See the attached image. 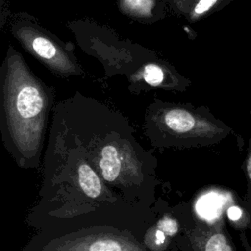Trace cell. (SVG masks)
Instances as JSON below:
<instances>
[{"instance_id": "cell-1", "label": "cell", "mask_w": 251, "mask_h": 251, "mask_svg": "<svg viewBox=\"0 0 251 251\" xmlns=\"http://www.w3.org/2000/svg\"><path fill=\"white\" fill-rule=\"evenodd\" d=\"M41 185L25 222L36 232L103 226L140 237L157 222L113 192L57 115L51 121L41 163Z\"/></svg>"}, {"instance_id": "cell-2", "label": "cell", "mask_w": 251, "mask_h": 251, "mask_svg": "<svg viewBox=\"0 0 251 251\" xmlns=\"http://www.w3.org/2000/svg\"><path fill=\"white\" fill-rule=\"evenodd\" d=\"M105 184L117 195L158 219L157 158L137 140L118 112L92 99L74 97L52 109Z\"/></svg>"}, {"instance_id": "cell-3", "label": "cell", "mask_w": 251, "mask_h": 251, "mask_svg": "<svg viewBox=\"0 0 251 251\" xmlns=\"http://www.w3.org/2000/svg\"><path fill=\"white\" fill-rule=\"evenodd\" d=\"M53 100L49 88L10 46L1 68L0 132L5 149L22 169L41 166Z\"/></svg>"}, {"instance_id": "cell-4", "label": "cell", "mask_w": 251, "mask_h": 251, "mask_svg": "<svg viewBox=\"0 0 251 251\" xmlns=\"http://www.w3.org/2000/svg\"><path fill=\"white\" fill-rule=\"evenodd\" d=\"M144 133L157 148L183 149L210 137L216 128L202 115L182 105L152 104L145 115Z\"/></svg>"}, {"instance_id": "cell-5", "label": "cell", "mask_w": 251, "mask_h": 251, "mask_svg": "<svg viewBox=\"0 0 251 251\" xmlns=\"http://www.w3.org/2000/svg\"><path fill=\"white\" fill-rule=\"evenodd\" d=\"M23 251H152L136 233L94 226L63 232H36Z\"/></svg>"}, {"instance_id": "cell-6", "label": "cell", "mask_w": 251, "mask_h": 251, "mask_svg": "<svg viewBox=\"0 0 251 251\" xmlns=\"http://www.w3.org/2000/svg\"><path fill=\"white\" fill-rule=\"evenodd\" d=\"M12 33L23 47L53 73L69 76L81 69L72 54L54 37L31 24H14Z\"/></svg>"}, {"instance_id": "cell-7", "label": "cell", "mask_w": 251, "mask_h": 251, "mask_svg": "<svg viewBox=\"0 0 251 251\" xmlns=\"http://www.w3.org/2000/svg\"><path fill=\"white\" fill-rule=\"evenodd\" d=\"M176 251H232L226 237L222 232L204 233L201 226H184L174 237Z\"/></svg>"}, {"instance_id": "cell-8", "label": "cell", "mask_w": 251, "mask_h": 251, "mask_svg": "<svg viewBox=\"0 0 251 251\" xmlns=\"http://www.w3.org/2000/svg\"><path fill=\"white\" fill-rule=\"evenodd\" d=\"M139 77L152 87H175L173 81L168 80L166 69L155 63L145 65L139 72Z\"/></svg>"}, {"instance_id": "cell-9", "label": "cell", "mask_w": 251, "mask_h": 251, "mask_svg": "<svg viewBox=\"0 0 251 251\" xmlns=\"http://www.w3.org/2000/svg\"><path fill=\"white\" fill-rule=\"evenodd\" d=\"M156 0H119L120 10L126 16L147 19L153 16Z\"/></svg>"}, {"instance_id": "cell-10", "label": "cell", "mask_w": 251, "mask_h": 251, "mask_svg": "<svg viewBox=\"0 0 251 251\" xmlns=\"http://www.w3.org/2000/svg\"><path fill=\"white\" fill-rule=\"evenodd\" d=\"M223 197L216 193H208L203 195L197 203V212L204 220H212L217 217L222 209Z\"/></svg>"}, {"instance_id": "cell-11", "label": "cell", "mask_w": 251, "mask_h": 251, "mask_svg": "<svg viewBox=\"0 0 251 251\" xmlns=\"http://www.w3.org/2000/svg\"><path fill=\"white\" fill-rule=\"evenodd\" d=\"M153 226L162 230L169 237V239L172 240V242L174 237L181 230L180 221L171 214H164L163 216L159 217Z\"/></svg>"}, {"instance_id": "cell-12", "label": "cell", "mask_w": 251, "mask_h": 251, "mask_svg": "<svg viewBox=\"0 0 251 251\" xmlns=\"http://www.w3.org/2000/svg\"><path fill=\"white\" fill-rule=\"evenodd\" d=\"M224 0H197L188 13L190 21H197L206 16L214 8H221Z\"/></svg>"}, {"instance_id": "cell-13", "label": "cell", "mask_w": 251, "mask_h": 251, "mask_svg": "<svg viewBox=\"0 0 251 251\" xmlns=\"http://www.w3.org/2000/svg\"><path fill=\"white\" fill-rule=\"evenodd\" d=\"M196 1L197 0H175L174 3L176 8H177L180 12L188 14Z\"/></svg>"}, {"instance_id": "cell-14", "label": "cell", "mask_w": 251, "mask_h": 251, "mask_svg": "<svg viewBox=\"0 0 251 251\" xmlns=\"http://www.w3.org/2000/svg\"><path fill=\"white\" fill-rule=\"evenodd\" d=\"M227 215L231 220H237L241 216V211L237 207H230L227 211Z\"/></svg>"}, {"instance_id": "cell-15", "label": "cell", "mask_w": 251, "mask_h": 251, "mask_svg": "<svg viewBox=\"0 0 251 251\" xmlns=\"http://www.w3.org/2000/svg\"><path fill=\"white\" fill-rule=\"evenodd\" d=\"M5 6H6V0H0V8H1V13H0V18H1V27H3L4 24H5Z\"/></svg>"}, {"instance_id": "cell-16", "label": "cell", "mask_w": 251, "mask_h": 251, "mask_svg": "<svg viewBox=\"0 0 251 251\" xmlns=\"http://www.w3.org/2000/svg\"><path fill=\"white\" fill-rule=\"evenodd\" d=\"M247 172H248V175H249V177L251 179V155L247 161Z\"/></svg>"}, {"instance_id": "cell-17", "label": "cell", "mask_w": 251, "mask_h": 251, "mask_svg": "<svg viewBox=\"0 0 251 251\" xmlns=\"http://www.w3.org/2000/svg\"><path fill=\"white\" fill-rule=\"evenodd\" d=\"M230 1H232V0H224V3H223V6H224V5H226V4H227V3H229V2H230ZM223 6H222V7H223Z\"/></svg>"}]
</instances>
